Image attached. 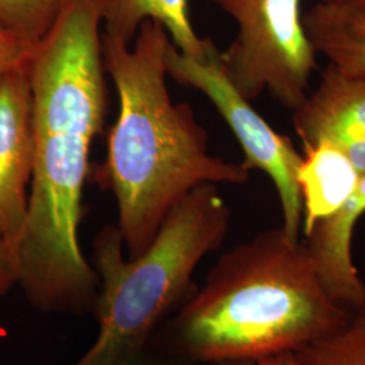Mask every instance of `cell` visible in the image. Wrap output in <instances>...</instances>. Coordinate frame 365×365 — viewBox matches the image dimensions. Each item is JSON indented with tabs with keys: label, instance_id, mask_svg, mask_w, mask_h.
I'll return each mask as SVG.
<instances>
[{
	"label": "cell",
	"instance_id": "obj_12",
	"mask_svg": "<svg viewBox=\"0 0 365 365\" xmlns=\"http://www.w3.org/2000/svg\"><path fill=\"white\" fill-rule=\"evenodd\" d=\"M191 0H107L103 14L106 33L131 43L145 21L160 24L182 54L205 58L212 39L196 34L190 13Z\"/></svg>",
	"mask_w": 365,
	"mask_h": 365
},
{
	"label": "cell",
	"instance_id": "obj_3",
	"mask_svg": "<svg viewBox=\"0 0 365 365\" xmlns=\"http://www.w3.org/2000/svg\"><path fill=\"white\" fill-rule=\"evenodd\" d=\"M349 314L327 294L304 242L274 227L225 252L146 351L199 365L298 352Z\"/></svg>",
	"mask_w": 365,
	"mask_h": 365
},
{
	"label": "cell",
	"instance_id": "obj_8",
	"mask_svg": "<svg viewBox=\"0 0 365 365\" xmlns=\"http://www.w3.org/2000/svg\"><path fill=\"white\" fill-rule=\"evenodd\" d=\"M292 113L303 149L333 145L365 175V78L345 75L329 64L313 92Z\"/></svg>",
	"mask_w": 365,
	"mask_h": 365
},
{
	"label": "cell",
	"instance_id": "obj_10",
	"mask_svg": "<svg viewBox=\"0 0 365 365\" xmlns=\"http://www.w3.org/2000/svg\"><path fill=\"white\" fill-rule=\"evenodd\" d=\"M297 170L303 209L302 235L339 212L354 194L361 173L339 148L319 143L303 149Z\"/></svg>",
	"mask_w": 365,
	"mask_h": 365
},
{
	"label": "cell",
	"instance_id": "obj_4",
	"mask_svg": "<svg viewBox=\"0 0 365 365\" xmlns=\"http://www.w3.org/2000/svg\"><path fill=\"white\" fill-rule=\"evenodd\" d=\"M230 210L217 184L192 190L170 210L153 242L125 256L118 226L93 241L99 279L93 315L98 336L73 365H129L148 349L160 325L196 287L197 265L225 241Z\"/></svg>",
	"mask_w": 365,
	"mask_h": 365
},
{
	"label": "cell",
	"instance_id": "obj_11",
	"mask_svg": "<svg viewBox=\"0 0 365 365\" xmlns=\"http://www.w3.org/2000/svg\"><path fill=\"white\" fill-rule=\"evenodd\" d=\"M303 24L317 54L345 75L365 78V0L318 1Z\"/></svg>",
	"mask_w": 365,
	"mask_h": 365
},
{
	"label": "cell",
	"instance_id": "obj_5",
	"mask_svg": "<svg viewBox=\"0 0 365 365\" xmlns=\"http://www.w3.org/2000/svg\"><path fill=\"white\" fill-rule=\"evenodd\" d=\"M237 25L221 66L237 91L252 102L269 92L298 108L309 93L317 52L306 33L300 0H210Z\"/></svg>",
	"mask_w": 365,
	"mask_h": 365
},
{
	"label": "cell",
	"instance_id": "obj_18",
	"mask_svg": "<svg viewBox=\"0 0 365 365\" xmlns=\"http://www.w3.org/2000/svg\"><path fill=\"white\" fill-rule=\"evenodd\" d=\"M129 365H199L188 364L182 363L179 360L170 359L168 356L160 354V353L152 352V351H145L140 357H137L134 361H131Z\"/></svg>",
	"mask_w": 365,
	"mask_h": 365
},
{
	"label": "cell",
	"instance_id": "obj_14",
	"mask_svg": "<svg viewBox=\"0 0 365 365\" xmlns=\"http://www.w3.org/2000/svg\"><path fill=\"white\" fill-rule=\"evenodd\" d=\"M69 0H0V25L36 49Z\"/></svg>",
	"mask_w": 365,
	"mask_h": 365
},
{
	"label": "cell",
	"instance_id": "obj_7",
	"mask_svg": "<svg viewBox=\"0 0 365 365\" xmlns=\"http://www.w3.org/2000/svg\"><path fill=\"white\" fill-rule=\"evenodd\" d=\"M33 165V95L26 63L0 80V230L16 257L26 221Z\"/></svg>",
	"mask_w": 365,
	"mask_h": 365
},
{
	"label": "cell",
	"instance_id": "obj_9",
	"mask_svg": "<svg viewBox=\"0 0 365 365\" xmlns=\"http://www.w3.org/2000/svg\"><path fill=\"white\" fill-rule=\"evenodd\" d=\"M365 212V175L344 207L318 222L304 235V245L313 257L327 294L348 312L365 302V284L353 262L354 227Z\"/></svg>",
	"mask_w": 365,
	"mask_h": 365
},
{
	"label": "cell",
	"instance_id": "obj_2",
	"mask_svg": "<svg viewBox=\"0 0 365 365\" xmlns=\"http://www.w3.org/2000/svg\"><path fill=\"white\" fill-rule=\"evenodd\" d=\"M172 45L160 24L145 21L131 43L103 30L106 72L114 81L118 115L107 133L105 161L91 170L115 197L128 257L140 256L184 196L203 184H244L250 170L212 156L209 133L192 107L173 102L167 84Z\"/></svg>",
	"mask_w": 365,
	"mask_h": 365
},
{
	"label": "cell",
	"instance_id": "obj_1",
	"mask_svg": "<svg viewBox=\"0 0 365 365\" xmlns=\"http://www.w3.org/2000/svg\"><path fill=\"white\" fill-rule=\"evenodd\" d=\"M107 0H69L29 61L34 165L18 245V287L41 313H93L99 279L78 232L93 140L105 126Z\"/></svg>",
	"mask_w": 365,
	"mask_h": 365
},
{
	"label": "cell",
	"instance_id": "obj_15",
	"mask_svg": "<svg viewBox=\"0 0 365 365\" xmlns=\"http://www.w3.org/2000/svg\"><path fill=\"white\" fill-rule=\"evenodd\" d=\"M33 52V48L0 25V80L15 68L29 63Z\"/></svg>",
	"mask_w": 365,
	"mask_h": 365
},
{
	"label": "cell",
	"instance_id": "obj_19",
	"mask_svg": "<svg viewBox=\"0 0 365 365\" xmlns=\"http://www.w3.org/2000/svg\"><path fill=\"white\" fill-rule=\"evenodd\" d=\"M319 1H341V0H319Z\"/></svg>",
	"mask_w": 365,
	"mask_h": 365
},
{
	"label": "cell",
	"instance_id": "obj_13",
	"mask_svg": "<svg viewBox=\"0 0 365 365\" xmlns=\"http://www.w3.org/2000/svg\"><path fill=\"white\" fill-rule=\"evenodd\" d=\"M303 365H365V302L348 319L298 351Z\"/></svg>",
	"mask_w": 365,
	"mask_h": 365
},
{
	"label": "cell",
	"instance_id": "obj_6",
	"mask_svg": "<svg viewBox=\"0 0 365 365\" xmlns=\"http://www.w3.org/2000/svg\"><path fill=\"white\" fill-rule=\"evenodd\" d=\"M167 72L176 83L202 92L217 108L244 152L241 164L248 170H261L272 180L283 212L282 227L291 240L300 241L303 209L297 170L302 156L292 140L274 130L232 86L222 69L221 51L214 42L205 58L182 54L172 43L167 53Z\"/></svg>",
	"mask_w": 365,
	"mask_h": 365
},
{
	"label": "cell",
	"instance_id": "obj_17",
	"mask_svg": "<svg viewBox=\"0 0 365 365\" xmlns=\"http://www.w3.org/2000/svg\"><path fill=\"white\" fill-rule=\"evenodd\" d=\"M214 365H303L300 361L298 352H282L260 356V357H250V359H238V360H229L222 361Z\"/></svg>",
	"mask_w": 365,
	"mask_h": 365
},
{
	"label": "cell",
	"instance_id": "obj_16",
	"mask_svg": "<svg viewBox=\"0 0 365 365\" xmlns=\"http://www.w3.org/2000/svg\"><path fill=\"white\" fill-rule=\"evenodd\" d=\"M18 279L16 252L0 230V298L7 295L14 287H18Z\"/></svg>",
	"mask_w": 365,
	"mask_h": 365
}]
</instances>
